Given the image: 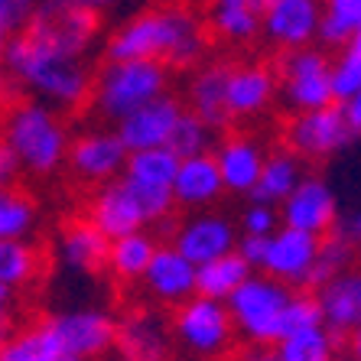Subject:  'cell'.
<instances>
[{
	"label": "cell",
	"instance_id": "obj_1",
	"mask_svg": "<svg viewBox=\"0 0 361 361\" xmlns=\"http://www.w3.org/2000/svg\"><path fill=\"white\" fill-rule=\"evenodd\" d=\"M209 49V26L185 7L143 10L118 26L104 42L108 62H160L166 68H192Z\"/></svg>",
	"mask_w": 361,
	"mask_h": 361
},
{
	"label": "cell",
	"instance_id": "obj_6",
	"mask_svg": "<svg viewBox=\"0 0 361 361\" xmlns=\"http://www.w3.org/2000/svg\"><path fill=\"white\" fill-rule=\"evenodd\" d=\"M173 342L199 358H221L235 345V326L228 316V306L209 296H189L173 312Z\"/></svg>",
	"mask_w": 361,
	"mask_h": 361
},
{
	"label": "cell",
	"instance_id": "obj_55",
	"mask_svg": "<svg viewBox=\"0 0 361 361\" xmlns=\"http://www.w3.org/2000/svg\"><path fill=\"white\" fill-rule=\"evenodd\" d=\"M0 88H4V78H0Z\"/></svg>",
	"mask_w": 361,
	"mask_h": 361
},
{
	"label": "cell",
	"instance_id": "obj_54",
	"mask_svg": "<svg viewBox=\"0 0 361 361\" xmlns=\"http://www.w3.org/2000/svg\"><path fill=\"white\" fill-rule=\"evenodd\" d=\"M336 361H352V358H348V355H345V358H336Z\"/></svg>",
	"mask_w": 361,
	"mask_h": 361
},
{
	"label": "cell",
	"instance_id": "obj_48",
	"mask_svg": "<svg viewBox=\"0 0 361 361\" xmlns=\"http://www.w3.org/2000/svg\"><path fill=\"white\" fill-rule=\"evenodd\" d=\"M56 4H66V7H75V10H85V13L101 17V13H104V10H111L118 0H56Z\"/></svg>",
	"mask_w": 361,
	"mask_h": 361
},
{
	"label": "cell",
	"instance_id": "obj_30",
	"mask_svg": "<svg viewBox=\"0 0 361 361\" xmlns=\"http://www.w3.org/2000/svg\"><path fill=\"white\" fill-rule=\"evenodd\" d=\"M157 241L147 231H134V235H121L108 244V270L124 283H134L143 277L147 264L153 261Z\"/></svg>",
	"mask_w": 361,
	"mask_h": 361
},
{
	"label": "cell",
	"instance_id": "obj_3",
	"mask_svg": "<svg viewBox=\"0 0 361 361\" xmlns=\"http://www.w3.org/2000/svg\"><path fill=\"white\" fill-rule=\"evenodd\" d=\"M0 140L13 150L23 173L49 176L66 163L72 137L56 108L42 104V101H23L17 108H10Z\"/></svg>",
	"mask_w": 361,
	"mask_h": 361
},
{
	"label": "cell",
	"instance_id": "obj_28",
	"mask_svg": "<svg viewBox=\"0 0 361 361\" xmlns=\"http://www.w3.org/2000/svg\"><path fill=\"white\" fill-rule=\"evenodd\" d=\"M209 30L225 42H251L261 33V10L251 0H212Z\"/></svg>",
	"mask_w": 361,
	"mask_h": 361
},
{
	"label": "cell",
	"instance_id": "obj_44",
	"mask_svg": "<svg viewBox=\"0 0 361 361\" xmlns=\"http://www.w3.org/2000/svg\"><path fill=\"white\" fill-rule=\"evenodd\" d=\"M23 173L17 163V157H13V150H10L7 143L0 140V189H7V185L17 183V176Z\"/></svg>",
	"mask_w": 361,
	"mask_h": 361
},
{
	"label": "cell",
	"instance_id": "obj_11",
	"mask_svg": "<svg viewBox=\"0 0 361 361\" xmlns=\"http://www.w3.org/2000/svg\"><path fill=\"white\" fill-rule=\"evenodd\" d=\"M173 247L183 254L189 264H209L215 257L235 251L238 244V228L231 219L219 215V212H195L189 219H183L173 228Z\"/></svg>",
	"mask_w": 361,
	"mask_h": 361
},
{
	"label": "cell",
	"instance_id": "obj_43",
	"mask_svg": "<svg viewBox=\"0 0 361 361\" xmlns=\"http://www.w3.org/2000/svg\"><path fill=\"white\" fill-rule=\"evenodd\" d=\"M264 247H267V238H261V235H241V238H238V244H235L238 257H241V261L247 264L251 270H261Z\"/></svg>",
	"mask_w": 361,
	"mask_h": 361
},
{
	"label": "cell",
	"instance_id": "obj_46",
	"mask_svg": "<svg viewBox=\"0 0 361 361\" xmlns=\"http://www.w3.org/2000/svg\"><path fill=\"white\" fill-rule=\"evenodd\" d=\"M338 108H342V118H345V124H348V130L358 137L361 134V92L352 94L348 101H342Z\"/></svg>",
	"mask_w": 361,
	"mask_h": 361
},
{
	"label": "cell",
	"instance_id": "obj_39",
	"mask_svg": "<svg viewBox=\"0 0 361 361\" xmlns=\"http://www.w3.org/2000/svg\"><path fill=\"white\" fill-rule=\"evenodd\" d=\"M312 326H322V312H319V302H316V293L293 290L290 302H286L283 336L286 332H300V329H312Z\"/></svg>",
	"mask_w": 361,
	"mask_h": 361
},
{
	"label": "cell",
	"instance_id": "obj_37",
	"mask_svg": "<svg viewBox=\"0 0 361 361\" xmlns=\"http://www.w3.org/2000/svg\"><path fill=\"white\" fill-rule=\"evenodd\" d=\"M329 85H332L336 104L358 94L361 92V52H355L352 46L338 49L336 59H329Z\"/></svg>",
	"mask_w": 361,
	"mask_h": 361
},
{
	"label": "cell",
	"instance_id": "obj_20",
	"mask_svg": "<svg viewBox=\"0 0 361 361\" xmlns=\"http://www.w3.org/2000/svg\"><path fill=\"white\" fill-rule=\"evenodd\" d=\"M143 286L157 302L179 306L183 300L195 296V264H189L173 244H157L153 261L143 270Z\"/></svg>",
	"mask_w": 361,
	"mask_h": 361
},
{
	"label": "cell",
	"instance_id": "obj_5",
	"mask_svg": "<svg viewBox=\"0 0 361 361\" xmlns=\"http://www.w3.org/2000/svg\"><path fill=\"white\" fill-rule=\"evenodd\" d=\"M290 286L267 274H251L225 300L235 332H241L251 345H277L283 338V316L290 302Z\"/></svg>",
	"mask_w": 361,
	"mask_h": 361
},
{
	"label": "cell",
	"instance_id": "obj_23",
	"mask_svg": "<svg viewBox=\"0 0 361 361\" xmlns=\"http://www.w3.org/2000/svg\"><path fill=\"white\" fill-rule=\"evenodd\" d=\"M169 192H173V202L183 205V209H209V205H215L221 199V192H225L219 166H215V157L202 153V157L179 160Z\"/></svg>",
	"mask_w": 361,
	"mask_h": 361
},
{
	"label": "cell",
	"instance_id": "obj_33",
	"mask_svg": "<svg viewBox=\"0 0 361 361\" xmlns=\"http://www.w3.org/2000/svg\"><path fill=\"white\" fill-rule=\"evenodd\" d=\"M39 212L36 202L26 192H20L17 185L0 189V238L4 241H26L36 231Z\"/></svg>",
	"mask_w": 361,
	"mask_h": 361
},
{
	"label": "cell",
	"instance_id": "obj_32",
	"mask_svg": "<svg viewBox=\"0 0 361 361\" xmlns=\"http://www.w3.org/2000/svg\"><path fill=\"white\" fill-rule=\"evenodd\" d=\"M342 338H336L326 326L300 329V332H286L274 348L280 361H336V352Z\"/></svg>",
	"mask_w": 361,
	"mask_h": 361
},
{
	"label": "cell",
	"instance_id": "obj_25",
	"mask_svg": "<svg viewBox=\"0 0 361 361\" xmlns=\"http://www.w3.org/2000/svg\"><path fill=\"white\" fill-rule=\"evenodd\" d=\"M0 361H78L66 352L52 319H36L0 342Z\"/></svg>",
	"mask_w": 361,
	"mask_h": 361
},
{
	"label": "cell",
	"instance_id": "obj_10",
	"mask_svg": "<svg viewBox=\"0 0 361 361\" xmlns=\"http://www.w3.org/2000/svg\"><path fill=\"white\" fill-rule=\"evenodd\" d=\"M277 215H280V225L322 238V235H329V231H336L338 205H336V195H332L326 179L306 173V176L296 183L293 192L277 205Z\"/></svg>",
	"mask_w": 361,
	"mask_h": 361
},
{
	"label": "cell",
	"instance_id": "obj_45",
	"mask_svg": "<svg viewBox=\"0 0 361 361\" xmlns=\"http://www.w3.org/2000/svg\"><path fill=\"white\" fill-rule=\"evenodd\" d=\"M13 332V293L0 286V342Z\"/></svg>",
	"mask_w": 361,
	"mask_h": 361
},
{
	"label": "cell",
	"instance_id": "obj_7",
	"mask_svg": "<svg viewBox=\"0 0 361 361\" xmlns=\"http://www.w3.org/2000/svg\"><path fill=\"white\" fill-rule=\"evenodd\" d=\"M277 94L293 114L316 111L332 104V85H329V56L316 46L283 49L277 66Z\"/></svg>",
	"mask_w": 361,
	"mask_h": 361
},
{
	"label": "cell",
	"instance_id": "obj_21",
	"mask_svg": "<svg viewBox=\"0 0 361 361\" xmlns=\"http://www.w3.org/2000/svg\"><path fill=\"white\" fill-rule=\"evenodd\" d=\"M88 221H92L108 241H114V238H121V235H134V231L147 228L140 209H137V202L130 199V192H127V185L121 183V176L98 185V192L88 202Z\"/></svg>",
	"mask_w": 361,
	"mask_h": 361
},
{
	"label": "cell",
	"instance_id": "obj_29",
	"mask_svg": "<svg viewBox=\"0 0 361 361\" xmlns=\"http://www.w3.org/2000/svg\"><path fill=\"white\" fill-rule=\"evenodd\" d=\"M251 274L254 270L238 257V251L225 254V257H215L209 264H199L195 267V296H209V300L225 302Z\"/></svg>",
	"mask_w": 361,
	"mask_h": 361
},
{
	"label": "cell",
	"instance_id": "obj_8",
	"mask_svg": "<svg viewBox=\"0 0 361 361\" xmlns=\"http://www.w3.org/2000/svg\"><path fill=\"white\" fill-rule=\"evenodd\" d=\"M98 17L85 10L66 7L56 0H36L33 13L26 17L23 30L46 46V49L68 56V59H85V52L92 49L98 36Z\"/></svg>",
	"mask_w": 361,
	"mask_h": 361
},
{
	"label": "cell",
	"instance_id": "obj_50",
	"mask_svg": "<svg viewBox=\"0 0 361 361\" xmlns=\"http://www.w3.org/2000/svg\"><path fill=\"white\" fill-rule=\"evenodd\" d=\"M352 241H355V247H361V215L355 219V225H352Z\"/></svg>",
	"mask_w": 361,
	"mask_h": 361
},
{
	"label": "cell",
	"instance_id": "obj_14",
	"mask_svg": "<svg viewBox=\"0 0 361 361\" xmlns=\"http://www.w3.org/2000/svg\"><path fill=\"white\" fill-rule=\"evenodd\" d=\"M179 114H183V104L173 94H160V98L147 101L143 108L130 111L127 118L118 121V140L124 143L127 153L137 150H157V147H166L173 127H176Z\"/></svg>",
	"mask_w": 361,
	"mask_h": 361
},
{
	"label": "cell",
	"instance_id": "obj_38",
	"mask_svg": "<svg viewBox=\"0 0 361 361\" xmlns=\"http://www.w3.org/2000/svg\"><path fill=\"white\" fill-rule=\"evenodd\" d=\"M121 183L127 185V192L130 199L137 202V209H140L143 221L147 225H160V221L169 219V212L176 209V202H173V192L163 189V185H147V183H134V179L121 176Z\"/></svg>",
	"mask_w": 361,
	"mask_h": 361
},
{
	"label": "cell",
	"instance_id": "obj_9",
	"mask_svg": "<svg viewBox=\"0 0 361 361\" xmlns=\"http://www.w3.org/2000/svg\"><path fill=\"white\" fill-rule=\"evenodd\" d=\"M352 130L342 118V108L336 101L316 111H300L286 124V147L300 160H326L332 153L345 150L352 140Z\"/></svg>",
	"mask_w": 361,
	"mask_h": 361
},
{
	"label": "cell",
	"instance_id": "obj_16",
	"mask_svg": "<svg viewBox=\"0 0 361 361\" xmlns=\"http://www.w3.org/2000/svg\"><path fill=\"white\" fill-rule=\"evenodd\" d=\"M319 17V0H270L261 10V30L277 49H302L316 39Z\"/></svg>",
	"mask_w": 361,
	"mask_h": 361
},
{
	"label": "cell",
	"instance_id": "obj_27",
	"mask_svg": "<svg viewBox=\"0 0 361 361\" xmlns=\"http://www.w3.org/2000/svg\"><path fill=\"white\" fill-rule=\"evenodd\" d=\"M302 176H306V166H302V160L296 153H290V150L270 153V157H264L261 176H257V183H254V189H251V199L277 209L280 202L296 189V183H300Z\"/></svg>",
	"mask_w": 361,
	"mask_h": 361
},
{
	"label": "cell",
	"instance_id": "obj_49",
	"mask_svg": "<svg viewBox=\"0 0 361 361\" xmlns=\"http://www.w3.org/2000/svg\"><path fill=\"white\" fill-rule=\"evenodd\" d=\"M342 342L348 345V358H352V361H361V326L352 329V332H348Z\"/></svg>",
	"mask_w": 361,
	"mask_h": 361
},
{
	"label": "cell",
	"instance_id": "obj_15",
	"mask_svg": "<svg viewBox=\"0 0 361 361\" xmlns=\"http://www.w3.org/2000/svg\"><path fill=\"white\" fill-rule=\"evenodd\" d=\"M277 98V72L264 62H247V66L228 68L225 85V108L228 121H251L261 118L264 111Z\"/></svg>",
	"mask_w": 361,
	"mask_h": 361
},
{
	"label": "cell",
	"instance_id": "obj_36",
	"mask_svg": "<svg viewBox=\"0 0 361 361\" xmlns=\"http://www.w3.org/2000/svg\"><path fill=\"white\" fill-rule=\"evenodd\" d=\"M212 134H215V130H212L205 121H199L192 111L183 108V114H179L176 127H173V134H169V140H166V150H173L179 160L212 153Z\"/></svg>",
	"mask_w": 361,
	"mask_h": 361
},
{
	"label": "cell",
	"instance_id": "obj_34",
	"mask_svg": "<svg viewBox=\"0 0 361 361\" xmlns=\"http://www.w3.org/2000/svg\"><path fill=\"white\" fill-rule=\"evenodd\" d=\"M176 166H179V157H176V153L166 150V147H157V150L127 153L121 176L134 179V183L163 185V189H169V185H173V176H176Z\"/></svg>",
	"mask_w": 361,
	"mask_h": 361
},
{
	"label": "cell",
	"instance_id": "obj_26",
	"mask_svg": "<svg viewBox=\"0 0 361 361\" xmlns=\"http://www.w3.org/2000/svg\"><path fill=\"white\" fill-rule=\"evenodd\" d=\"M228 68L225 62H212V66L199 68L189 82V108L199 121L219 130V127H228V108H225V85H228Z\"/></svg>",
	"mask_w": 361,
	"mask_h": 361
},
{
	"label": "cell",
	"instance_id": "obj_40",
	"mask_svg": "<svg viewBox=\"0 0 361 361\" xmlns=\"http://www.w3.org/2000/svg\"><path fill=\"white\" fill-rule=\"evenodd\" d=\"M277 228H280V215H277V209H274V205L251 202V205L244 209V215H241V231H244V235L267 238V235H274Z\"/></svg>",
	"mask_w": 361,
	"mask_h": 361
},
{
	"label": "cell",
	"instance_id": "obj_2",
	"mask_svg": "<svg viewBox=\"0 0 361 361\" xmlns=\"http://www.w3.org/2000/svg\"><path fill=\"white\" fill-rule=\"evenodd\" d=\"M0 72H7V78L23 85L36 101L56 111L82 108L92 94V72L85 59H68V56L46 49L23 26L7 36V46L0 56Z\"/></svg>",
	"mask_w": 361,
	"mask_h": 361
},
{
	"label": "cell",
	"instance_id": "obj_4",
	"mask_svg": "<svg viewBox=\"0 0 361 361\" xmlns=\"http://www.w3.org/2000/svg\"><path fill=\"white\" fill-rule=\"evenodd\" d=\"M169 68L160 62H104L92 78V108L98 118L114 121L127 118L130 111L143 108L147 101L166 94Z\"/></svg>",
	"mask_w": 361,
	"mask_h": 361
},
{
	"label": "cell",
	"instance_id": "obj_17",
	"mask_svg": "<svg viewBox=\"0 0 361 361\" xmlns=\"http://www.w3.org/2000/svg\"><path fill=\"white\" fill-rule=\"evenodd\" d=\"M56 332H59L66 352L78 361H94L104 352L114 348V332L118 322L101 310H75V312H59L49 316Z\"/></svg>",
	"mask_w": 361,
	"mask_h": 361
},
{
	"label": "cell",
	"instance_id": "obj_18",
	"mask_svg": "<svg viewBox=\"0 0 361 361\" xmlns=\"http://www.w3.org/2000/svg\"><path fill=\"white\" fill-rule=\"evenodd\" d=\"M114 348L124 361H169L173 355V329L160 312L140 310L118 322Z\"/></svg>",
	"mask_w": 361,
	"mask_h": 361
},
{
	"label": "cell",
	"instance_id": "obj_47",
	"mask_svg": "<svg viewBox=\"0 0 361 361\" xmlns=\"http://www.w3.org/2000/svg\"><path fill=\"white\" fill-rule=\"evenodd\" d=\"M238 361H280V355L274 345H251L247 342V348L238 352Z\"/></svg>",
	"mask_w": 361,
	"mask_h": 361
},
{
	"label": "cell",
	"instance_id": "obj_22",
	"mask_svg": "<svg viewBox=\"0 0 361 361\" xmlns=\"http://www.w3.org/2000/svg\"><path fill=\"white\" fill-rule=\"evenodd\" d=\"M215 157V166H219V176L225 192H247L251 195L254 183L261 176L264 166V147L254 137L247 134H231L219 143V150L212 153Z\"/></svg>",
	"mask_w": 361,
	"mask_h": 361
},
{
	"label": "cell",
	"instance_id": "obj_51",
	"mask_svg": "<svg viewBox=\"0 0 361 361\" xmlns=\"http://www.w3.org/2000/svg\"><path fill=\"white\" fill-rule=\"evenodd\" d=\"M348 46H352V49H355V52H361V30H358V33H355V36H352V42H348Z\"/></svg>",
	"mask_w": 361,
	"mask_h": 361
},
{
	"label": "cell",
	"instance_id": "obj_24",
	"mask_svg": "<svg viewBox=\"0 0 361 361\" xmlns=\"http://www.w3.org/2000/svg\"><path fill=\"white\" fill-rule=\"evenodd\" d=\"M108 244L88 219H75L59 231V261L78 274H101L108 267Z\"/></svg>",
	"mask_w": 361,
	"mask_h": 361
},
{
	"label": "cell",
	"instance_id": "obj_19",
	"mask_svg": "<svg viewBox=\"0 0 361 361\" xmlns=\"http://www.w3.org/2000/svg\"><path fill=\"white\" fill-rule=\"evenodd\" d=\"M316 302L322 312V326L336 338H345L361 326V264H352L338 277L316 290Z\"/></svg>",
	"mask_w": 361,
	"mask_h": 361
},
{
	"label": "cell",
	"instance_id": "obj_53",
	"mask_svg": "<svg viewBox=\"0 0 361 361\" xmlns=\"http://www.w3.org/2000/svg\"><path fill=\"white\" fill-rule=\"evenodd\" d=\"M4 46H7V36L0 33V56H4Z\"/></svg>",
	"mask_w": 361,
	"mask_h": 361
},
{
	"label": "cell",
	"instance_id": "obj_13",
	"mask_svg": "<svg viewBox=\"0 0 361 361\" xmlns=\"http://www.w3.org/2000/svg\"><path fill=\"white\" fill-rule=\"evenodd\" d=\"M124 160L127 150L114 130H85V134L68 140L66 163L85 183L104 185L111 179H118L121 169H124Z\"/></svg>",
	"mask_w": 361,
	"mask_h": 361
},
{
	"label": "cell",
	"instance_id": "obj_31",
	"mask_svg": "<svg viewBox=\"0 0 361 361\" xmlns=\"http://www.w3.org/2000/svg\"><path fill=\"white\" fill-rule=\"evenodd\" d=\"M358 257V247H355L352 235H342V231H329L319 238V251H316V264L310 270V280L302 290L316 293L322 283H329L332 277H338L342 270H348Z\"/></svg>",
	"mask_w": 361,
	"mask_h": 361
},
{
	"label": "cell",
	"instance_id": "obj_12",
	"mask_svg": "<svg viewBox=\"0 0 361 361\" xmlns=\"http://www.w3.org/2000/svg\"><path fill=\"white\" fill-rule=\"evenodd\" d=\"M316 251H319V238L316 235L280 225L274 235H267L261 274L280 280L283 286H306L310 270L316 264Z\"/></svg>",
	"mask_w": 361,
	"mask_h": 361
},
{
	"label": "cell",
	"instance_id": "obj_52",
	"mask_svg": "<svg viewBox=\"0 0 361 361\" xmlns=\"http://www.w3.org/2000/svg\"><path fill=\"white\" fill-rule=\"evenodd\" d=\"M251 4H254V7H257V10H264V7H267V4H270V0H251Z\"/></svg>",
	"mask_w": 361,
	"mask_h": 361
},
{
	"label": "cell",
	"instance_id": "obj_35",
	"mask_svg": "<svg viewBox=\"0 0 361 361\" xmlns=\"http://www.w3.org/2000/svg\"><path fill=\"white\" fill-rule=\"evenodd\" d=\"M39 274V251L30 241H4L0 238V286L17 293Z\"/></svg>",
	"mask_w": 361,
	"mask_h": 361
},
{
	"label": "cell",
	"instance_id": "obj_42",
	"mask_svg": "<svg viewBox=\"0 0 361 361\" xmlns=\"http://www.w3.org/2000/svg\"><path fill=\"white\" fill-rule=\"evenodd\" d=\"M36 0H0V33L10 36L13 30L26 23V17L33 13Z\"/></svg>",
	"mask_w": 361,
	"mask_h": 361
},
{
	"label": "cell",
	"instance_id": "obj_41",
	"mask_svg": "<svg viewBox=\"0 0 361 361\" xmlns=\"http://www.w3.org/2000/svg\"><path fill=\"white\" fill-rule=\"evenodd\" d=\"M319 7H322V17L336 20L352 36L361 30V0H322Z\"/></svg>",
	"mask_w": 361,
	"mask_h": 361
}]
</instances>
